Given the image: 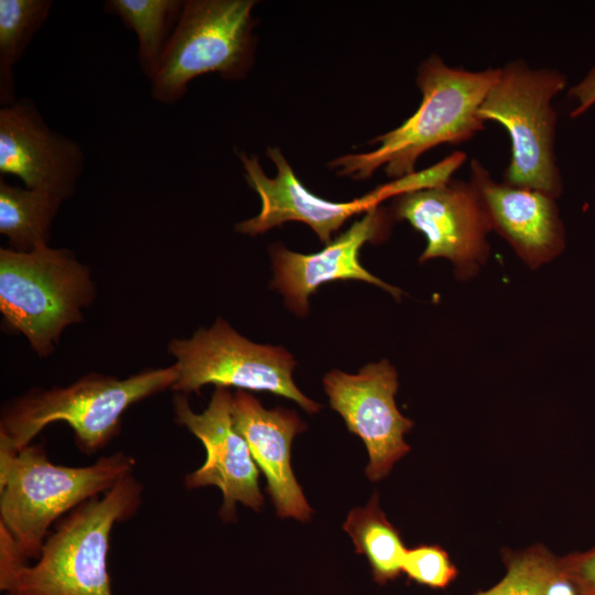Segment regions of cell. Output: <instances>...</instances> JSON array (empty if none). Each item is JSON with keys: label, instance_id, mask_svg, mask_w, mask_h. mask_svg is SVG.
Here are the masks:
<instances>
[{"label": "cell", "instance_id": "6da1fadb", "mask_svg": "<svg viewBox=\"0 0 595 595\" xmlns=\"http://www.w3.org/2000/svg\"><path fill=\"white\" fill-rule=\"evenodd\" d=\"M143 485L131 474L58 520L34 564L0 550L4 595H112L107 567L112 527L133 517Z\"/></svg>", "mask_w": 595, "mask_h": 595}, {"label": "cell", "instance_id": "7a4b0ae2", "mask_svg": "<svg viewBox=\"0 0 595 595\" xmlns=\"http://www.w3.org/2000/svg\"><path fill=\"white\" fill-rule=\"evenodd\" d=\"M500 67L472 72L451 67L431 55L418 68L422 101L416 111L396 129L375 138L370 152L346 154L331 162L339 175L365 180L385 166L389 177L414 173L418 159L443 144L465 142L485 129L478 109L497 80Z\"/></svg>", "mask_w": 595, "mask_h": 595}, {"label": "cell", "instance_id": "3957f363", "mask_svg": "<svg viewBox=\"0 0 595 595\" xmlns=\"http://www.w3.org/2000/svg\"><path fill=\"white\" fill-rule=\"evenodd\" d=\"M134 466L122 452L71 467L52 463L40 443L19 450L0 445V524L25 561L37 559L53 523L105 494Z\"/></svg>", "mask_w": 595, "mask_h": 595}, {"label": "cell", "instance_id": "277c9868", "mask_svg": "<svg viewBox=\"0 0 595 595\" xmlns=\"http://www.w3.org/2000/svg\"><path fill=\"white\" fill-rule=\"evenodd\" d=\"M174 366L151 368L119 379L90 372L65 387L32 388L7 402L0 416V445L19 450L48 424L67 423L77 447L95 453L121 429L123 413L134 403L171 389Z\"/></svg>", "mask_w": 595, "mask_h": 595}, {"label": "cell", "instance_id": "5b68a950", "mask_svg": "<svg viewBox=\"0 0 595 595\" xmlns=\"http://www.w3.org/2000/svg\"><path fill=\"white\" fill-rule=\"evenodd\" d=\"M96 298L89 268L66 248L0 249V312L39 357L50 356L64 331L83 321Z\"/></svg>", "mask_w": 595, "mask_h": 595}, {"label": "cell", "instance_id": "8992f818", "mask_svg": "<svg viewBox=\"0 0 595 595\" xmlns=\"http://www.w3.org/2000/svg\"><path fill=\"white\" fill-rule=\"evenodd\" d=\"M566 86L564 74L531 68L516 60L500 73L478 109L484 121H495L508 132L511 158L504 182L543 192L558 199L563 182L556 165V112L552 99Z\"/></svg>", "mask_w": 595, "mask_h": 595}, {"label": "cell", "instance_id": "52a82bcc", "mask_svg": "<svg viewBox=\"0 0 595 595\" xmlns=\"http://www.w3.org/2000/svg\"><path fill=\"white\" fill-rule=\"evenodd\" d=\"M253 0H187L156 73L151 97L174 105L188 84L216 73L227 79L244 77L253 60Z\"/></svg>", "mask_w": 595, "mask_h": 595}, {"label": "cell", "instance_id": "ba28073f", "mask_svg": "<svg viewBox=\"0 0 595 595\" xmlns=\"http://www.w3.org/2000/svg\"><path fill=\"white\" fill-rule=\"evenodd\" d=\"M167 351L175 358L176 380L171 388L175 392L199 394L206 385L235 387L284 397L310 414L321 409L294 383L292 371L296 361L286 349L253 343L221 317L190 338L171 339Z\"/></svg>", "mask_w": 595, "mask_h": 595}, {"label": "cell", "instance_id": "9c48e42d", "mask_svg": "<svg viewBox=\"0 0 595 595\" xmlns=\"http://www.w3.org/2000/svg\"><path fill=\"white\" fill-rule=\"evenodd\" d=\"M277 166L274 177H268L258 158L239 152L244 175L249 186L259 195L258 215L235 225L239 234L257 236L286 221H301L312 228L320 240L327 245L350 217L367 213L387 198L402 193L432 186L451 178L454 166L447 159L422 171L414 172L383 184L350 202H333L311 193L298 178L291 165L277 147L267 150Z\"/></svg>", "mask_w": 595, "mask_h": 595}, {"label": "cell", "instance_id": "30bf717a", "mask_svg": "<svg viewBox=\"0 0 595 595\" xmlns=\"http://www.w3.org/2000/svg\"><path fill=\"white\" fill-rule=\"evenodd\" d=\"M392 216L424 235L421 263L446 258L458 280L475 277L489 257L491 229L469 182L450 178L402 193L393 197Z\"/></svg>", "mask_w": 595, "mask_h": 595}, {"label": "cell", "instance_id": "8fae6325", "mask_svg": "<svg viewBox=\"0 0 595 595\" xmlns=\"http://www.w3.org/2000/svg\"><path fill=\"white\" fill-rule=\"evenodd\" d=\"M332 409L340 414L349 432L359 436L368 452L367 477H386L410 446L404 441L413 422L396 404L398 375L382 359L364 366L351 375L333 370L323 378Z\"/></svg>", "mask_w": 595, "mask_h": 595}, {"label": "cell", "instance_id": "7c38bea8", "mask_svg": "<svg viewBox=\"0 0 595 595\" xmlns=\"http://www.w3.org/2000/svg\"><path fill=\"white\" fill-rule=\"evenodd\" d=\"M232 396L228 388L216 387L202 413L191 409L186 394L178 393L173 399L176 422L193 433L206 450L204 464L185 476V485L191 489L218 487L223 494L220 517L224 521L235 519L237 502L259 511L264 500L258 485L257 465L234 424Z\"/></svg>", "mask_w": 595, "mask_h": 595}, {"label": "cell", "instance_id": "4fadbf2b", "mask_svg": "<svg viewBox=\"0 0 595 595\" xmlns=\"http://www.w3.org/2000/svg\"><path fill=\"white\" fill-rule=\"evenodd\" d=\"M85 154L73 139L52 129L34 101L17 99L0 109V174L28 188L73 196L84 172Z\"/></svg>", "mask_w": 595, "mask_h": 595}, {"label": "cell", "instance_id": "5bb4252c", "mask_svg": "<svg viewBox=\"0 0 595 595\" xmlns=\"http://www.w3.org/2000/svg\"><path fill=\"white\" fill-rule=\"evenodd\" d=\"M390 218L379 206L365 213L346 231L314 253H300L282 245L271 246L274 278L270 283L298 316L309 313V299L327 282L356 280L375 284L400 300L403 292L366 270L359 260L366 242L377 244L389 234Z\"/></svg>", "mask_w": 595, "mask_h": 595}, {"label": "cell", "instance_id": "9a60e30c", "mask_svg": "<svg viewBox=\"0 0 595 595\" xmlns=\"http://www.w3.org/2000/svg\"><path fill=\"white\" fill-rule=\"evenodd\" d=\"M470 180L490 229L502 237L530 269L549 263L565 249L556 199L543 192L495 181L476 159Z\"/></svg>", "mask_w": 595, "mask_h": 595}, {"label": "cell", "instance_id": "2e32d148", "mask_svg": "<svg viewBox=\"0 0 595 595\" xmlns=\"http://www.w3.org/2000/svg\"><path fill=\"white\" fill-rule=\"evenodd\" d=\"M231 414L256 465L267 479V493L281 518L309 521L312 508L291 467V444L306 428L293 410H267L246 390L232 396Z\"/></svg>", "mask_w": 595, "mask_h": 595}, {"label": "cell", "instance_id": "e0dca14e", "mask_svg": "<svg viewBox=\"0 0 595 595\" xmlns=\"http://www.w3.org/2000/svg\"><path fill=\"white\" fill-rule=\"evenodd\" d=\"M64 199L36 188L20 187L0 178V234L9 248L32 252L50 246L51 228Z\"/></svg>", "mask_w": 595, "mask_h": 595}, {"label": "cell", "instance_id": "ac0fdd59", "mask_svg": "<svg viewBox=\"0 0 595 595\" xmlns=\"http://www.w3.org/2000/svg\"><path fill=\"white\" fill-rule=\"evenodd\" d=\"M183 0H107L104 10L118 18L138 41L141 72L151 80L181 18Z\"/></svg>", "mask_w": 595, "mask_h": 595}, {"label": "cell", "instance_id": "d6986e66", "mask_svg": "<svg viewBox=\"0 0 595 595\" xmlns=\"http://www.w3.org/2000/svg\"><path fill=\"white\" fill-rule=\"evenodd\" d=\"M343 528L356 552L367 558L377 583L385 584L400 575L407 548L380 509L378 494H374L366 507L353 509Z\"/></svg>", "mask_w": 595, "mask_h": 595}, {"label": "cell", "instance_id": "ffe728a7", "mask_svg": "<svg viewBox=\"0 0 595 595\" xmlns=\"http://www.w3.org/2000/svg\"><path fill=\"white\" fill-rule=\"evenodd\" d=\"M507 572L491 588L474 595H582L564 574L560 556L536 544L522 551L502 549Z\"/></svg>", "mask_w": 595, "mask_h": 595}, {"label": "cell", "instance_id": "44dd1931", "mask_svg": "<svg viewBox=\"0 0 595 595\" xmlns=\"http://www.w3.org/2000/svg\"><path fill=\"white\" fill-rule=\"evenodd\" d=\"M52 0H0V102L17 100L14 66L47 20Z\"/></svg>", "mask_w": 595, "mask_h": 595}, {"label": "cell", "instance_id": "7402d4cb", "mask_svg": "<svg viewBox=\"0 0 595 595\" xmlns=\"http://www.w3.org/2000/svg\"><path fill=\"white\" fill-rule=\"evenodd\" d=\"M402 573L420 585L444 589L457 577L458 570L441 545L419 544L407 549Z\"/></svg>", "mask_w": 595, "mask_h": 595}, {"label": "cell", "instance_id": "603a6c76", "mask_svg": "<svg viewBox=\"0 0 595 595\" xmlns=\"http://www.w3.org/2000/svg\"><path fill=\"white\" fill-rule=\"evenodd\" d=\"M560 565L582 595H595V547L561 556Z\"/></svg>", "mask_w": 595, "mask_h": 595}, {"label": "cell", "instance_id": "cb8c5ba5", "mask_svg": "<svg viewBox=\"0 0 595 595\" xmlns=\"http://www.w3.org/2000/svg\"><path fill=\"white\" fill-rule=\"evenodd\" d=\"M569 95L577 101V106L571 112L572 118L581 116L595 104V67L570 89Z\"/></svg>", "mask_w": 595, "mask_h": 595}]
</instances>
